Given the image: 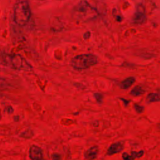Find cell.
<instances>
[{"label":"cell","mask_w":160,"mask_h":160,"mask_svg":"<svg viewBox=\"0 0 160 160\" xmlns=\"http://www.w3.org/2000/svg\"><path fill=\"white\" fill-rule=\"evenodd\" d=\"M98 12L90 4L82 0L77 3L72 10V17L77 22H86L95 19Z\"/></svg>","instance_id":"1"},{"label":"cell","mask_w":160,"mask_h":160,"mask_svg":"<svg viewBox=\"0 0 160 160\" xmlns=\"http://www.w3.org/2000/svg\"><path fill=\"white\" fill-rule=\"evenodd\" d=\"M14 21L19 26H25L31 17V10L28 0H18L13 7Z\"/></svg>","instance_id":"2"},{"label":"cell","mask_w":160,"mask_h":160,"mask_svg":"<svg viewBox=\"0 0 160 160\" xmlns=\"http://www.w3.org/2000/svg\"><path fill=\"white\" fill-rule=\"evenodd\" d=\"M3 61L6 66L17 70L31 71L33 67L26 59L19 54H6L3 56Z\"/></svg>","instance_id":"3"},{"label":"cell","mask_w":160,"mask_h":160,"mask_svg":"<svg viewBox=\"0 0 160 160\" xmlns=\"http://www.w3.org/2000/svg\"><path fill=\"white\" fill-rule=\"evenodd\" d=\"M98 63L97 57L93 54H79L71 60V66L77 70H82L89 68Z\"/></svg>","instance_id":"4"},{"label":"cell","mask_w":160,"mask_h":160,"mask_svg":"<svg viewBox=\"0 0 160 160\" xmlns=\"http://www.w3.org/2000/svg\"><path fill=\"white\" fill-rule=\"evenodd\" d=\"M146 15L145 13V11L143 10V8L142 7H139L137 8V10L133 16L132 21L134 24L141 25L145 23L146 22Z\"/></svg>","instance_id":"5"},{"label":"cell","mask_w":160,"mask_h":160,"mask_svg":"<svg viewBox=\"0 0 160 160\" xmlns=\"http://www.w3.org/2000/svg\"><path fill=\"white\" fill-rule=\"evenodd\" d=\"M30 157L32 160H42L43 151L39 147L33 145L30 149Z\"/></svg>","instance_id":"6"},{"label":"cell","mask_w":160,"mask_h":160,"mask_svg":"<svg viewBox=\"0 0 160 160\" xmlns=\"http://www.w3.org/2000/svg\"><path fill=\"white\" fill-rule=\"evenodd\" d=\"M124 148V145L122 142H117L110 146L108 148L107 154L108 155H113L116 153L121 152Z\"/></svg>","instance_id":"7"},{"label":"cell","mask_w":160,"mask_h":160,"mask_svg":"<svg viewBox=\"0 0 160 160\" xmlns=\"http://www.w3.org/2000/svg\"><path fill=\"white\" fill-rule=\"evenodd\" d=\"M143 154V151H140L138 152L131 151V154H128L127 153H124L122 154V158L123 160H134L136 158L142 157Z\"/></svg>","instance_id":"8"},{"label":"cell","mask_w":160,"mask_h":160,"mask_svg":"<svg viewBox=\"0 0 160 160\" xmlns=\"http://www.w3.org/2000/svg\"><path fill=\"white\" fill-rule=\"evenodd\" d=\"M98 153V148L97 146H93L85 153V158L87 160H93L97 157Z\"/></svg>","instance_id":"9"},{"label":"cell","mask_w":160,"mask_h":160,"mask_svg":"<svg viewBox=\"0 0 160 160\" xmlns=\"http://www.w3.org/2000/svg\"><path fill=\"white\" fill-rule=\"evenodd\" d=\"M135 82V78L134 77H129L122 82V83L120 84V87L122 89L126 90L128 89L130 86H131L133 83Z\"/></svg>","instance_id":"10"},{"label":"cell","mask_w":160,"mask_h":160,"mask_svg":"<svg viewBox=\"0 0 160 160\" xmlns=\"http://www.w3.org/2000/svg\"><path fill=\"white\" fill-rule=\"evenodd\" d=\"M144 93H145V90L139 86H135L130 93V94L134 96H138L143 94Z\"/></svg>","instance_id":"11"},{"label":"cell","mask_w":160,"mask_h":160,"mask_svg":"<svg viewBox=\"0 0 160 160\" xmlns=\"http://www.w3.org/2000/svg\"><path fill=\"white\" fill-rule=\"evenodd\" d=\"M148 102L150 103L160 102V94L158 93H150L147 96Z\"/></svg>","instance_id":"12"},{"label":"cell","mask_w":160,"mask_h":160,"mask_svg":"<svg viewBox=\"0 0 160 160\" xmlns=\"http://www.w3.org/2000/svg\"><path fill=\"white\" fill-rule=\"evenodd\" d=\"M94 97L96 99V101L98 103H102L103 102V96L102 94L99 93H95L94 94Z\"/></svg>","instance_id":"13"},{"label":"cell","mask_w":160,"mask_h":160,"mask_svg":"<svg viewBox=\"0 0 160 160\" xmlns=\"http://www.w3.org/2000/svg\"><path fill=\"white\" fill-rule=\"evenodd\" d=\"M134 109L136 110V111L138 113H142L144 111V108L142 106H139L137 104H135L134 105Z\"/></svg>","instance_id":"14"},{"label":"cell","mask_w":160,"mask_h":160,"mask_svg":"<svg viewBox=\"0 0 160 160\" xmlns=\"http://www.w3.org/2000/svg\"><path fill=\"white\" fill-rule=\"evenodd\" d=\"M61 159V156L59 154L57 153H54L52 155V160H60Z\"/></svg>","instance_id":"15"},{"label":"cell","mask_w":160,"mask_h":160,"mask_svg":"<svg viewBox=\"0 0 160 160\" xmlns=\"http://www.w3.org/2000/svg\"><path fill=\"white\" fill-rule=\"evenodd\" d=\"M122 100H123V101L125 102V105L126 106L128 104V103L130 102L129 101H126V99H122Z\"/></svg>","instance_id":"16"},{"label":"cell","mask_w":160,"mask_h":160,"mask_svg":"<svg viewBox=\"0 0 160 160\" xmlns=\"http://www.w3.org/2000/svg\"><path fill=\"white\" fill-rule=\"evenodd\" d=\"M0 118H1V113H0Z\"/></svg>","instance_id":"17"}]
</instances>
